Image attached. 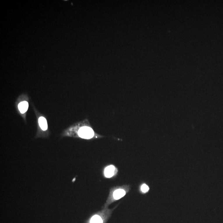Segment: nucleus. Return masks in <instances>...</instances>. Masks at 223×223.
<instances>
[{
	"label": "nucleus",
	"instance_id": "1",
	"mask_svg": "<svg viewBox=\"0 0 223 223\" xmlns=\"http://www.w3.org/2000/svg\"><path fill=\"white\" fill-rule=\"evenodd\" d=\"M111 215L110 211H103L92 216L90 223H106Z\"/></svg>",
	"mask_w": 223,
	"mask_h": 223
},
{
	"label": "nucleus",
	"instance_id": "2",
	"mask_svg": "<svg viewBox=\"0 0 223 223\" xmlns=\"http://www.w3.org/2000/svg\"><path fill=\"white\" fill-rule=\"evenodd\" d=\"M78 135L80 137L85 139L92 138L94 136V132L91 128L88 127H82L79 129Z\"/></svg>",
	"mask_w": 223,
	"mask_h": 223
},
{
	"label": "nucleus",
	"instance_id": "3",
	"mask_svg": "<svg viewBox=\"0 0 223 223\" xmlns=\"http://www.w3.org/2000/svg\"><path fill=\"white\" fill-rule=\"evenodd\" d=\"M117 172V170L115 166L110 165L107 166L104 170V175L107 178H110L115 176Z\"/></svg>",
	"mask_w": 223,
	"mask_h": 223
},
{
	"label": "nucleus",
	"instance_id": "4",
	"mask_svg": "<svg viewBox=\"0 0 223 223\" xmlns=\"http://www.w3.org/2000/svg\"><path fill=\"white\" fill-rule=\"evenodd\" d=\"M127 191L123 188H119L113 192L112 197L114 201H117L125 196Z\"/></svg>",
	"mask_w": 223,
	"mask_h": 223
},
{
	"label": "nucleus",
	"instance_id": "5",
	"mask_svg": "<svg viewBox=\"0 0 223 223\" xmlns=\"http://www.w3.org/2000/svg\"><path fill=\"white\" fill-rule=\"evenodd\" d=\"M28 107V103L26 101L21 102L19 104L18 106L19 110L22 114L24 113H25L27 111Z\"/></svg>",
	"mask_w": 223,
	"mask_h": 223
},
{
	"label": "nucleus",
	"instance_id": "6",
	"mask_svg": "<svg viewBox=\"0 0 223 223\" xmlns=\"http://www.w3.org/2000/svg\"><path fill=\"white\" fill-rule=\"evenodd\" d=\"M38 124L41 129L43 131H46L48 129L47 121L45 118L43 117H40L38 119Z\"/></svg>",
	"mask_w": 223,
	"mask_h": 223
},
{
	"label": "nucleus",
	"instance_id": "7",
	"mask_svg": "<svg viewBox=\"0 0 223 223\" xmlns=\"http://www.w3.org/2000/svg\"><path fill=\"white\" fill-rule=\"evenodd\" d=\"M149 188L148 186L146 184H144L143 185H142L141 187L142 192L144 193H146V192H147L149 191Z\"/></svg>",
	"mask_w": 223,
	"mask_h": 223
}]
</instances>
